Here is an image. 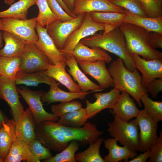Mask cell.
<instances>
[{"label":"cell","instance_id":"18","mask_svg":"<svg viewBox=\"0 0 162 162\" xmlns=\"http://www.w3.org/2000/svg\"><path fill=\"white\" fill-rule=\"evenodd\" d=\"M59 85L56 80L52 83L48 91L44 93L41 98L42 103H46L47 105L56 102L70 101L75 99L83 100L90 93L95 92L91 91L86 92H66L60 89L58 87Z\"/></svg>","mask_w":162,"mask_h":162},{"label":"cell","instance_id":"17","mask_svg":"<svg viewBox=\"0 0 162 162\" xmlns=\"http://www.w3.org/2000/svg\"><path fill=\"white\" fill-rule=\"evenodd\" d=\"M124 10L108 0H75L72 13L77 16L82 14L92 12L124 13Z\"/></svg>","mask_w":162,"mask_h":162},{"label":"cell","instance_id":"34","mask_svg":"<svg viewBox=\"0 0 162 162\" xmlns=\"http://www.w3.org/2000/svg\"><path fill=\"white\" fill-rule=\"evenodd\" d=\"M20 57L0 56V76L8 78H15L19 71Z\"/></svg>","mask_w":162,"mask_h":162},{"label":"cell","instance_id":"31","mask_svg":"<svg viewBox=\"0 0 162 162\" xmlns=\"http://www.w3.org/2000/svg\"><path fill=\"white\" fill-rule=\"evenodd\" d=\"M92 20L99 23L114 27H120L123 23L126 15L124 13L113 12H92L89 13Z\"/></svg>","mask_w":162,"mask_h":162},{"label":"cell","instance_id":"36","mask_svg":"<svg viewBox=\"0 0 162 162\" xmlns=\"http://www.w3.org/2000/svg\"><path fill=\"white\" fill-rule=\"evenodd\" d=\"M80 146L75 140L70 141L67 147L55 156L47 160H43L44 162H76L75 155L79 149Z\"/></svg>","mask_w":162,"mask_h":162},{"label":"cell","instance_id":"4","mask_svg":"<svg viewBox=\"0 0 162 162\" xmlns=\"http://www.w3.org/2000/svg\"><path fill=\"white\" fill-rule=\"evenodd\" d=\"M125 37L128 51L131 56L137 55L146 60H162V53L148 44L149 32L137 26L123 23L120 27Z\"/></svg>","mask_w":162,"mask_h":162},{"label":"cell","instance_id":"12","mask_svg":"<svg viewBox=\"0 0 162 162\" xmlns=\"http://www.w3.org/2000/svg\"><path fill=\"white\" fill-rule=\"evenodd\" d=\"M140 129L139 142L142 152L149 148L156 141L158 122L154 120L144 110L140 111L135 119Z\"/></svg>","mask_w":162,"mask_h":162},{"label":"cell","instance_id":"3","mask_svg":"<svg viewBox=\"0 0 162 162\" xmlns=\"http://www.w3.org/2000/svg\"><path fill=\"white\" fill-rule=\"evenodd\" d=\"M107 69L112 79L114 87L121 92H128L138 105L142 107L141 97L147 92L142 87V76L137 69L135 68L133 71L129 70L124 66L123 59L118 57L113 61Z\"/></svg>","mask_w":162,"mask_h":162},{"label":"cell","instance_id":"26","mask_svg":"<svg viewBox=\"0 0 162 162\" xmlns=\"http://www.w3.org/2000/svg\"><path fill=\"white\" fill-rule=\"evenodd\" d=\"M124 13L126 15L123 23L135 25L149 32H154L162 34V16L154 18L142 16L133 14L125 9Z\"/></svg>","mask_w":162,"mask_h":162},{"label":"cell","instance_id":"40","mask_svg":"<svg viewBox=\"0 0 162 162\" xmlns=\"http://www.w3.org/2000/svg\"><path fill=\"white\" fill-rule=\"evenodd\" d=\"M147 16L154 18L162 16V2L157 0H139Z\"/></svg>","mask_w":162,"mask_h":162},{"label":"cell","instance_id":"11","mask_svg":"<svg viewBox=\"0 0 162 162\" xmlns=\"http://www.w3.org/2000/svg\"><path fill=\"white\" fill-rule=\"evenodd\" d=\"M20 97L15 78L0 76V99L5 101L9 106L12 119L15 123L24 111L23 106L20 100Z\"/></svg>","mask_w":162,"mask_h":162},{"label":"cell","instance_id":"6","mask_svg":"<svg viewBox=\"0 0 162 162\" xmlns=\"http://www.w3.org/2000/svg\"><path fill=\"white\" fill-rule=\"evenodd\" d=\"M114 28L109 25L94 22L91 19L89 13H86L81 25L69 36L65 42L63 49L61 51L64 54L67 59L72 55L75 46L82 39L92 35L99 31H104L105 32Z\"/></svg>","mask_w":162,"mask_h":162},{"label":"cell","instance_id":"49","mask_svg":"<svg viewBox=\"0 0 162 162\" xmlns=\"http://www.w3.org/2000/svg\"><path fill=\"white\" fill-rule=\"evenodd\" d=\"M8 118L6 115L0 109V128L2 126V123L3 121Z\"/></svg>","mask_w":162,"mask_h":162},{"label":"cell","instance_id":"10","mask_svg":"<svg viewBox=\"0 0 162 162\" xmlns=\"http://www.w3.org/2000/svg\"><path fill=\"white\" fill-rule=\"evenodd\" d=\"M17 89L28 105L36 125L44 121L57 122L58 117L53 113L46 112L43 108L41 98L44 92L33 91L26 88L21 89L17 87Z\"/></svg>","mask_w":162,"mask_h":162},{"label":"cell","instance_id":"8","mask_svg":"<svg viewBox=\"0 0 162 162\" xmlns=\"http://www.w3.org/2000/svg\"><path fill=\"white\" fill-rule=\"evenodd\" d=\"M85 13L66 22L58 19L46 26L47 33L60 51L64 48L65 42L70 35L82 23Z\"/></svg>","mask_w":162,"mask_h":162},{"label":"cell","instance_id":"23","mask_svg":"<svg viewBox=\"0 0 162 162\" xmlns=\"http://www.w3.org/2000/svg\"><path fill=\"white\" fill-rule=\"evenodd\" d=\"M65 62L69 68L67 70L74 80L78 82L82 92H86L89 90L97 92L104 90L100 86L89 79L80 70L77 62L72 55L67 58Z\"/></svg>","mask_w":162,"mask_h":162},{"label":"cell","instance_id":"47","mask_svg":"<svg viewBox=\"0 0 162 162\" xmlns=\"http://www.w3.org/2000/svg\"><path fill=\"white\" fill-rule=\"evenodd\" d=\"M61 6L63 9L69 15L73 18H75L76 16L74 15L73 13L68 8L64 3L62 0H56Z\"/></svg>","mask_w":162,"mask_h":162},{"label":"cell","instance_id":"51","mask_svg":"<svg viewBox=\"0 0 162 162\" xmlns=\"http://www.w3.org/2000/svg\"><path fill=\"white\" fill-rule=\"evenodd\" d=\"M2 33L0 32V48L2 46Z\"/></svg>","mask_w":162,"mask_h":162},{"label":"cell","instance_id":"39","mask_svg":"<svg viewBox=\"0 0 162 162\" xmlns=\"http://www.w3.org/2000/svg\"><path fill=\"white\" fill-rule=\"evenodd\" d=\"M28 145L32 154L40 161V160H47L53 156L50 151L44 146L37 138Z\"/></svg>","mask_w":162,"mask_h":162},{"label":"cell","instance_id":"7","mask_svg":"<svg viewBox=\"0 0 162 162\" xmlns=\"http://www.w3.org/2000/svg\"><path fill=\"white\" fill-rule=\"evenodd\" d=\"M36 17L26 20L4 18L0 19V30L7 31L27 44L35 43L38 39L35 31Z\"/></svg>","mask_w":162,"mask_h":162},{"label":"cell","instance_id":"46","mask_svg":"<svg viewBox=\"0 0 162 162\" xmlns=\"http://www.w3.org/2000/svg\"><path fill=\"white\" fill-rule=\"evenodd\" d=\"M143 153L136 155L134 158L128 161V162H145L149 158L150 154V149L149 148Z\"/></svg>","mask_w":162,"mask_h":162},{"label":"cell","instance_id":"44","mask_svg":"<svg viewBox=\"0 0 162 162\" xmlns=\"http://www.w3.org/2000/svg\"><path fill=\"white\" fill-rule=\"evenodd\" d=\"M147 91L152 98H157L159 92L162 91V77L155 79L148 85Z\"/></svg>","mask_w":162,"mask_h":162},{"label":"cell","instance_id":"13","mask_svg":"<svg viewBox=\"0 0 162 162\" xmlns=\"http://www.w3.org/2000/svg\"><path fill=\"white\" fill-rule=\"evenodd\" d=\"M131 57L135 68L142 74V86L147 91V87L151 82L155 79L162 77V60H146L137 55Z\"/></svg>","mask_w":162,"mask_h":162},{"label":"cell","instance_id":"25","mask_svg":"<svg viewBox=\"0 0 162 162\" xmlns=\"http://www.w3.org/2000/svg\"><path fill=\"white\" fill-rule=\"evenodd\" d=\"M2 37L5 44L0 50V56L20 57L25 52L28 44L22 39L5 31H3Z\"/></svg>","mask_w":162,"mask_h":162},{"label":"cell","instance_id":"28","mask_svg":"<svg viewBox=\"0 0 162 162\" xmlns=\"http://www.w3.org/2000/svg\"><path fill=\"white\" fill-rule=\"evenodd\" d=\"M16 136L15 122L12 119L3 121L0 128V157L3 162Z\"/></svg>","mask_w":162,"mask_h":162},{"label":"cell","instance_id":"19","mask_svg":"<svg viewBox=\"0 0 162 162\" xmlns=\"http://www.w3.org/2000/svg\"><path fill=\"white\" fill-rule=\"evenodd\" d=\"M71 55L76 61L94 62L103 60L109 63L112 61L111 56L104 50L98 47L89 48L80 41L76 45Z\"/></svg>","mask_w":162,"mask_h":162},{"label":"cell","instance_id":"2","mask_svg":"<svg viewBox=\"0 0 162 162\" xmlns=\"http://www.w3.org/2000/svg\"><path fill=\"white\" fill-rule=\"evenodd\" d=\"M80 41L91 48L99 47L116 55L123 59L124 66L130 71H133L135 68L128 51L125 36L120 27L102 34L96 33Z\"/></svg>","mask_w":162,"mask_h":162},{"label":"cell","instance_id":"37","mask_svg":"<svg viewBox=\"0 0 162 162\" xmlns=\"http://www.w3.org/2000/svg\"><path fill=\"white\" fill-rule=\"evenodd\" d=\"M36 4L39 9L37 23L40 26L44 27L58 19L51 11L46 0H36Z\"/></svg>","mask_w":162,"mask_h":162},{"label":"cell","instance_id":"14","mask_svg":"<svg viewBox=\"0 0 162 162\" xmlns=\"http://www.w3.org/2000/svg\"><path fill=\"white\" fill-rule=\"evenodd\" d=\"M38 39L34 44L47 56L52 65H58L66 58L64 54L58 50L47 33L46 28L37 23L35 27Z\"/></svg>","mask_w":162,"mask_h":162},{"label":"cell","instance_id":"50","mask_svg":"<svg viewBox=\"0 0 162 162\" xmlns=\"http://www.w3.org/2000/svg\"><path fill=\"white\" fill-rule=\"evenodd\" d=\"M4 2L6 4L10 5L12 4L15 0H3Z\"/></svg>","mask_w":162,"mask_h":162},{"label":"cell","instance_id":"42","mask_svg":"<svg viewBox=\"0 0 162 162\" xmlns=\"http://www.w3.org/2000/svg\"><path fill=\"white\" fill-rule=\"evenodd\" d=\"M159 136L155 142L150 148V154L148 162H162V130L159 131Z\"/></svg>","mask_w":162,"mask_h":162},{"label":"cell","instance_id":"20","mask_svg":"<svg viewBox=\"0 0 162 162\" xmlns=\"http://www.w3.org/2000/svg\"><path fill=\"white\" fill-rule=\"evenodd\" d=\"M140 111L129 93L122 91L113 108L110 109V112L122 119L128 122L131 118H136Z\"/></svg>","mask_w":162,"mask_h":162},{"label":"cell","instance_id":"38","mask_svg":"<svg viewBox=\"0 0 162 162\" xmlns=\"http://www.w3.org/2000/svg\"><path fill=\"white\" fill-rule=\"evenodd\" d=\"M108 0L114 5L126 9L135 14L147 17L139 0Z\"/></svg>","mask_w":162,"mask_h":162},{"label":"cell","instance_id":"35","mask_svg":"<svg viewBox=\"0 0 162 162\" xmlns=\"http://www.w3.org/2000/svg\"><path fill=\"white\" fill-rule=\"evenodd\" d=\"M141 101L144 106L146 113L158 123L162 121V102L154 101L148 97L147 93L141 97Z\"/></svg>","mask_w":162,"mask_h":162},{"label":"cell","instance_id":"30","mask_svg":"<svg viewBox=\"0 0 162 162\" xmlns=\"http://www.w3.org/2000/svg\"><path fill=\"white\" fill-rule=\"evenodd\" d=\"M34 4H36V0H19L11 4L6 10L0 11V18L26 20L29 8Z\"/></svg>","mask_w":162,"mask_h":162},{"label":"cell","instance_id":"43","mask_svg":"<svg viewBox=\"0 0 162 162\" xmlns=\"http://www.w3.org/2000/svg\"><path fill=\"white\" fill-rule=\"evenodd\" d=\"M46 1L52 12L61 21H67L74 18L68 14L56 0Z\"/></svg>","mask_w":162,"mask_h":162},{"label":"cell","instance_id":"9","mask_svg":"<svg viewBox=\"0 0 162 162\" xmlns=\"http://www.w3.org/2000/svg\"><path fill=\"white\" fill-rule=\"evenodd\" d=\"M19 72L32 73L46 70L51 63L45 54L34 43L28 44L24 53L20 57Z\"/></svg>","mask_w":162,"mask_h":162},{"label":"cell","instance_id":"5","mask_svg":"<svg viewBox=\"0 0 162 162\" xmlns=\"http://www.w3.org/2000/svg\"><path fill=\"white\" fill-rule=\"evenodd\" d=\"M114 120L109 122V135L135 152H141L139 142V127L135 120L124 121L113 114Z\"/></svg>","mask_w":162,"mask_h":162},{"label":"cell","instance_id":"52","mask_svg":"<svg viewBox=\"0 0 162 162\" xmlns=\"http://www.w3.org/2000/svg\"><path fill=\"white\" fill-rule=\"evenodd\" d=\"M3 162V161L0 157V162Z\"/></svg>","mask_w":162,"mask_h":162},{"label":"cell","instance_id":"32","mask_svg":"<svg viewBox=\"0 0 162 162\" xmlns=\"http://www.w3.org/2000/svg\"><path fill=\"white\" fill-rule=\"evenodd\" d=\"M57 122L63 126L80 128L82 127L88 119L85 108L80 109L60 116Z\"/></svg>","mask_w":162,"mask_h":162},{"label":"cell","instance_id":"33","mask_svg":"<svg viewBox=\"0 0 162 162\" xmlns=\"http://www.w3.org/2000/svg\"><path fill=\"white\" fill-rule=\"evenodd\" d=\"M104 138L99 137L93 143L90 144L86 150L75 155L76 161L78 162H106L101 157L100 148Z\"/></svg>","mask_w":162,"mask_h":162},{"label":"cell","instance_id":"53","mask_svg":"<svg viewBox=\"0 0 162 162\" xmlns=\"http://www.w3.org/2000/svg\"><path fill=\"white\" fill-rule=\"evenodd\" d=\"M158 1L162 2V0H157Z\"/></svg>","mask_w":162,"mask_h":162},{"label":"cell","instance_id":"16","mask_svg":"<svg viewBox=\"0 0 162 162\" xmlns=\"http://www.w3.org/2000/svg\"><path fill=\"white\" fill-rule=\"evenodd\" d=\"M77 62L84 73L95 80L103 89L114 87L112 79L106 68L105 61L87 62L80 61Z\"/></svg>","mask_w":162,"mask_h":162},{"label":"cell","instance_id":"21","mask_svg":"<svg viewBox=\"0 0 162 162\" xmlns=\"http://www.w3.org/2000/svg\"><path fill=\"white\" fill-rule=\"evenodd\" d=\"M40 162L32 154L28 144L16 134V138L4 162Z\"/></svg>","mask_w":162,"mask_h":162},{"label":"cell","instance_id":"24","mask_svg":"<svg viewBox=\"0 0 162 162\" xmlns=\"http://www.w3.org/2000/svg\"><path fill=\"white\" fill-rule=\"evenodd\" d=\"M117 142L113 138L104 140V147L109 151L108 154L104 158L106 162H118L122 160L128 162L129 159H132L137 155L136 152L130 150L126 146H119Z\"/></svg>","mask_w":162,"mask_h":162},{"label":"cell","instance_id":"45","mask_svg":"<svg viewBox=\"0 0 162 162\" xmlns=\"http://www.w3.org/2000/svg\"><path fill=\"white\" fill-rule=\"evenodd\" d=\"M149 46L153 49L162 48V34L157 32H149L148 38Z\"/></svg>","mask_w":162,"mask_h":162},{"label":"cell","instance_id":"15","mask_svg":"<svg viewBox=\"0 0 162 162\" xmlns=\"http://www.w3.org/2000/svg\"><path fill=\"white\" fill-rule=\"evenodd\" d=\"M121 92L118 89L114 88L108 92L94 93L93 96L96 100L93 103L86 100L85 109L88 119L94 117L104 109H112L118 98Z\"/></svg>","mask_w":162,"mask_h":162},{"label":"cell","instance_id":"1","mask_svg":"<svg viewBox=\"0 0 162 162\" xmlns=\"http://www.w3.org/2000/svg\"><path fill=\"white\" fill-rule=\"evenodd\" d=\"M37 138L50 151L59 152L73 140H76L80 146H85L94 142L103 132L96 125L86 122L80 128H74L61 125L57 122L44 121L36 125Z\"/></svg>","mask_w":162,"mask_h":162},{"label":"cell","instance_id":"29","mask_svg":"<svg viewBox=\"0 0 162 162\" xmlns=\"http://www.w3.org/2000/svg\"><path fill=\"white\" fill-rule=\"evenodd\" d=\"M16 85L23 84L27 86H37L41 83L50 85L55 80L48 76L46 70H41L32 74L19 72L15 77Z\"/></svg>","mask_w":162,"mask_h":162},{"label":"cell","instance_id":"22","mask_svg":"<svg viewBox=\"0 0 162 162\" xmlns=\"http://www.w3.org/2000/svg\"><path fill=\"white\" fill-rule=\"evenodd\" d=\"M36 125L33 114L29 107L24 110L15 123L16 134L20 136L28 144L37 138Z\"/></svg>","mask_w":162,"mask_h":162},{"label":"cell","instance_id":"41","mask_svg":"<svg viewBox=\"0 0 162 162\" xmlns=\"http://www.w3.org/2000/svg\"><path fill=\"white\" fill-rule=\"evenodd\" d=\"M82 106V104L80 102L73 100L52 105L51 106V110L52 113L59 117L64 114L78 110Z\"/></svg>","mask_w":162,"mask_h":162},{"label":"cell","instance_id":"48","mask_svg":"<svg viewBox=\"0 0 162 162\" xmlns=\"http://www.w3.org/2000/svg\"><path fill=\"white\" fill-rule=\"evenodd\" d=\"M64 3L72 13L75 0H62Z\"/></svg>","mask_w":162,"mask_h":162},{"label":"cell","instance_id":"27","mask_svg":"<svg viewBox=\"0 0 162 162\" xmlns=\"http://www.w3.org/2000/svg\"><path fill=\"white\" fill-rule=\"evenodd\" d=\"M66 65L65 62L58 65L50 64L46 70V74L65 86L70 92H82L78 84L74 82L70 76L66 72Z\"/></svg>","mask_w":162,"mask_h":162}]
</instances>
